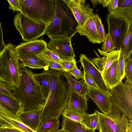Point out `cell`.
Masks as SVG:
<instances>
[{"instance_id": "cell-1", "label": "cell", "mask_w": 132, "mask_h": 132, "mask_svg": "<svg viewBox=\"0 0 132 132\" xmlns=\"http://www.w3.org/2000/svg\"><path fill=\"white\" fill-rule=\"evenodd\" d=\"M50 91L46 104L43 108L41 121L50 117L59 119L68 105L70 94V86L62 72L53 69L48 70Z\"/></svg>"}, {"instance_id": "cell-2", "label": "cell", "mask_w": 132, "mask_h": 132, "mask_svg": "<svg viewBox=\"0 0 132 132\" xmlns=\"http://www.w3.org/2000/svg\"><path fill=\"white\" fill-rule=\"evenodd\" d=\"M21 80L19 85L15 87L14 97L21 103L22 112L43 108L46 100L30 69L19 63Z\"/></svg>"}, {"instance_id": "cell-3", "label": "cell", "mask_w": 132, "mask_h": 132, "mask_svg": "<svg viewBox=\"0 0 132 132\" xmlns=\"http://www.w3.org/2000/svg\"><path fill=\"white\" fill-rule=\"evenodd\" d=\"M54 15L47 25L45 34L49 37L71 38L77 32L78 24L72 11L64 0H55Z\"/></svg>"}, {"instance_id": "cell-4", "label": "cell", "mask_w": 132, "mask_h": 132, "mask_svg": "<svg viewBox=\"0 0 132 132\" xmlns=\"http://www.w3.org/2000/svg\"><path fill=\"white\" fill-rule=\"evenodd\" d=\"M108 31L116 49L119 50L126 35L132 24V5L124 8L118 7L107 15Z\"/></svg>"}, {"instance_id": "cell-5", "label": "cell", "mask_w": 132, "mask_h": 132, "mask_svg": "<svg viewBox=\"0 0 132 132\" xmlns=\"http://www.w3.org/2000/svg\"><path fill=\"white\" fill-rule=\"evenodd\" d=\"M15 47L13 44L9 43L0 54V78L18 87L21 80L20 61Z\"/></svg>"}, {"instance_id": "cell-6", "label": "cell", "mask_w": 132, "mask_h": 132, "mask_svg": "<svg viewBox=\"0 0 132 132\" xmlns=\"http://www.w3.org/2000/svg\"><path fill=\"white\" fill-rule=\"evenodd\" d=\"M18 0L20 12L23 14L47 25L51 21L55 9V0Z\"/></svg>"}, {"instance_id": "cell-7", "label": "cell", "mask_w": 132, "mask_h": 132, "mask_svg": "<svg viewBox=\"0 0 132 132\" xmlns=\"http://www.w3.org/2000/svg\"><path fill=\"white\" fill-rule=\"evenodd\" d=\"M108 95L112 109L118 111L132 120V85L126 81L124 84L121 81L109 89Z\"/></svg>"}, {"instance_id": "cell-8", "label": "cell", "mask_w": 132, "mask_h": 132, "mask_svg": "<svg viewBox=\"0 0 132 132\" xmlns=\"http://www.w3.org/2000/svg\"><path fill=\"white\" fill-rule=\"evenodd\" d=\"M13 21L16 29L26 42L36 40L44 35L47 26L45 23L32 19L20 12L15 15Z\"/></svg>"}, {"instance_id": "cell-9", "label": "cell", "mask_w": 132, "mask_h": 132, "mask_svg": "<svg viewBox=\"0 0 132 132\" xmlns=\"http://www.w3.org/2000/svg\"><path fill=\"white\" fill-rule=\"evenodd\" d=\"M99 132H125L129 120L124 114L112 109L104 114L97 111Z\"/></svg>"}, {"instance_id": "cell-10", "label": "cell", "mask_w": 132, "mask_h": 132, "mask_svg": "<svg viewBox=\"0 0 132 132\" xmlns=\"http://www.w3.org/2000/svg\"><path fill=\"white\" fill-rule=\"evenodd\" d=\"M71 38H51L47 48L56 54L62 61H71L75 55L71 42Z\"/></svg>"}, {"instance_id": "cell-11", "label": "cell", "mask_w": 132, "mask_h": 132, "mask_svg": "<svg viewBox=\"0 0 132 132\" xmlns=\"http://www.w3.org/2000/svg\"><path fill=\"white\" fill-rule=\"evenodd\" d=\"M72 11L78 23L82 26L87 20L93 9L85 0H64Z\"/></svg>"}, {"instance_id": "cell-12", "label": "cell", "mask_w": 132, "mask_h": 132, "mask_svg": "<svg viewBox=\"0 0 132 132\" xmlns=\"http://www.w3.org/2000/svg\"><path fill=\"white\" fill-rule=\"evenodd\" d=\"M79 57V62L88 72L99 89L108 95L109 89L102 77L101 71L96 67L92 60L85 54H81Z\"/></svg>"}, {"instance_id": "cell-13", "label": "cell", "mask_w": 132, "mask_h": 132, "mask_svg": "<svg viewBox=\"0 0 132 132\" xmlns=\"http://www.w3.org/2000/svg\"><path fill=\"white\" fill-rule=\"evenodd\" d=\"M46 43L43 40L36 39L21 43L15 47L17 54L38 56L47 48Z\"/></svg>"}, {"instance_id": "cell-14", "label": "cell", "mask_w": 132, "mask_h": 132, "mask_svg": "<svg viewBox=\"0 0 132 132\" xmlns=\"http://www.w3.org/2000/svg\"><path fill=\"white\" fill-rule=\"evenodd\" d=\"M70 86V98L66 107L72 111L85 116L87 113L88 107L87 102L89 100L87 96L80 94Z\"/></svg>"}, {"instance_id": "cell-15", "label": "cell", "mask_w": 132, "mask_h": 132, "mask_svg": "<svg viewBox=\"0 0 132 132\" xmlns=\"http://www.w3.org/2000/svg\"><path fill=\"white\" fill-rule=\"evenodd\" d=\"M87 96L93 100L102 113L105 114L112 110L108 95L106 93L88 86Z\"/></svg>"}, {"instance_id": "cell-16", "label": "cell", "mask_w": 132, "mask_h": 132, "mask_svg": "<svg viewBox=\"0 0 132 132\" xmlns=\"http://www.w3.org/2000/svg\"><path fill=\"white\" fill-rule=\"evenodd\" d=\"M95 14L92 12L88 19L82 26L78 27L77 32L86 36L89 42L93 44L102 43L97 32L94 20Z\"/></svg>"}, {"instance_id": "cell-17", "label": "cell", "mask_w": 132, "mask_h": 132, "mask_svg": "<svg viewBox=\"0 0 132 132\" xmlns=\"http://www.w3.org/2000/svg\"><path fill=\"white\" fill-rule=\"evenodd\" d=\"M43 108L22 112L18 116L19 119L28 127L37 131L41 122Z\"/></svg>"}, {"instance_id": "cell-18", "label": "cell", "mask_w": 132, "mask_h": 132, "mask_svg": "<svg viewBox=\"0 0 132 132\" xmlns=\"http://www.w3.org/2000/svg\"><path fill=\"white\" fill-rule=\"evenodd\" d=\"M97 49L100 54L103 56L101 57L94 50L97 57L93 58L91 60L101 72L107 69L115 60L118 58L119 50H114L110 52L107 53L100 49Z\"/></svg>"}, {"instance_id": "cell-19", "label": "cell", "mask_w": 132, "mask_h": 132, "mask_svg": "<svg viewBox=\"0 0 132 132\" xmlns=\"http://www.w3.org/2000/svg\"><path fill=\"white\" fill-rule=\"evenodd\" d=\"M118 65V59L115 60L107 69L101 72L102 77L109 89L121 82L119 78Z\"/></svg>"}, {"instance_id": "cell-20", "label": "cell", "mask_w": 132, "mask_h": 132, "mask_svg": "<svg viewBox=\"0 0 132 132\" xmlns=\"http://www.w3.org/2000/svg\"><path fill=\"white\" fill-rule=\"evenodd\" d=\"M19 61L23 66L33 69L49 70V67L44 61L38 56H32L24 54H18Z\"/></svg>"}, {"instance_id": "cell-21", "label": "cell", "mask_w": 132, "mask_h": 132, "mask_svg": "<svg viewBox=\"0 0 132 132\" xmlns=\"http://www.w3.org/2000/svg\"><path fill=\"white\" fill-rule=\"evenodd\" d=\"M0 103L7 109L17 117L22 112L21 103L15 98L0 93Z\"/></svg>"}, {"instance_id": "cell-22", "label": "cell", "mask_w": 132, "mask_h": 132, "mask_svg": "<svg viewBox=\"0 0 132 132\" xmlns=\"http://www.w3.org/2000/svg\"><path fill=\"white\" fill-rule=\"evenodd\" d=\"M62 129L68 132H96L95 130L89 128L82 124L62 117Z\"/></svg>"}, {"instance_id": "cell-23", "label": "cell", "mask_w": 132, "mask_h": 132, "mask_svg": "<svg viewBox=\"0 0 132 132\" xmlns=\"http://www.w3.org/2000/svg\"><path fill=\"white\" fill-rule=\"evenodd\" d=\"M62 75L67 80L70 86L78 93L83 96H87L88 86L86 84L84 78L77 81L67 72H62Z\"/></svg>"}, {"instance_id": "cell-24", "label": "cell", "mask_w": 132, "mask_h": 132, "mask_svg": "<svg viewBox=\"0 0 132 132\" xmlns=\"http://www.w3.org/2000/svg\"><path fill=\"white\" fill-rule=\"evenodd\" d=\"M34 77L40 86L43 96L47 100L50 91V76L48 70L41 73L34 74Z\"/></svg>"}, {"instance_id": "cell-25", "label": "cell", "mask_w": 132, "mask_h": 132, "mask_svg": "<svg viewBox=\"0 0 132 132\" xmlns=\"http://www.w3.org/2000/svg\"><path fill=\"white\" fill-rule=\"evenodd\" d=\"M59 119L55 117L47 118L41 121L37 132H53L59 129Z\"/></svg>"}, {"instance_id": "cell-26", "label": "cell", "mask_w": 132, "mask_h": 132, "mask_svg": "<svg viewBox=\"0 0 132 132\" xmlns=\"http://www.w3.org/2000/svg\"><path fill=\"white\" fill-rule=\"evenodd\" d=\"M120 50L123 54L125 59L131 55L132 52V24L126 35Z\"/></svg>"}, {"instance_id": "cell-27", "label": "cell", "mask_w": 132, "mask_h": 132, "mask_svg": "<svg viewBox=\"0 0 132 132\" xmlns=\"http://www.w3.org/2000/svg\"><path fill=\"white\" fill-rule=\"evenodd\" d=\"M81 123L87 127L94 130L99 131L98 115L97 110H94V112L91 114L87 113L84 117Z\"/></svg>"}, {"instance_id": "cell-28", "label": "cell", "mask_w": 132, "mask_h": 132, "mask_svg": "<svg viewBox=\"0 0 132 132\" xmlns=\"http://www.w3.org/2000/svg\"><path fill=\"white\" fill-rule=\"evenodd\" d=\"M15 86L0 78V93L15 98Z\"/></svg>"}, {"instance_id": "cell-29", "label": "cell", "mask_w": 132, "mask_h": 132, "mask_svg": "<svg viewBox=\"0 0 132 132\" xmlns=\"http://www.w3.org/2000/svg\"><path fill=\"white\" fill-rule=\"evenodd\" d=\"M62 115L63 117L81 123L84 116L72 111L66 106L62 112Z\"/></svg>"}, {"instance_id": "cell-30", "label": "cell", "mask_w": 132, "mask_h": 132, "mask_svg": "<svg viewBox=\"0 0 132 132\" xmlns=\"http://www.w3.org/2000/svg\"><path fill=\"white\" fill-rule=\"evenodd\" d=\"M94 18L97 32L101 42L103 43L105 40L106 34L101 18L97 13L94 15Z\"/></svg>"}, {"instance_id": "cell-31", "label": "cell", "mask_w": 132, "mask_h": 132, "mask_svg": "<svg viewBox=\"0 0 132 132\" xmlns=\"http://www.w3.org/2000/svg\"><path fill=\"white\" fill-rule=\"evenodd\" d=\"M103 42L101 48L102 51L105 52H110L116 48L114 43L108 32Z\"/></svg>"}, {"instance_id": "cell-32", "label": "cell", "mask_w": 132, "mask_h": 132, "mask_svg": "<svg viewBox=\"0 0 132 132\" xmlns=\"http://www.w3.org/2000/svg\"><path fill=\"white\" fill-rule=\"evenodd\" d=\"M125 77L127 81L132 85V60L131 55L125 62Z\"/></svg>"}, {"instance_id": "cell-33", "label": "cell", "mask_w": 132, "mask_h": 132, "mask_svg": "<svg viewBox=\"0 0 132 132\" xmlns=\"http://www.w3.org/2000/svg\"><path fill=\"white\" fill-rule=\"evenodd\" d=\"M125 59L124 54L119 50L118 58V70L119 79L121 82L125 77Z\"/></svg>"}, {"instance_id": "cell-34", "label": "cell", "mask_w": 132, "mask_h": 132, "mask_svg": "<svg viewBox=\"0 0 132 132\" xmlns=\"http://www.w3.org/2000/svg\"><path fill=\"white\" fill-rule=\"evenodd\" d=\"M38 56L44 61L49 68L51 69H54L62 72L64 71L63 67L60 64L49 59L40 54Z\"/></svg>"}, {"instance_id": "cell-35", "label": "cell", "mask_w": 132, "mask_h": 132, "mask_svg": "<svg viewBox=\"0 0 132 132\" xmlns=\"http://www.w3.org/2000/svg\"><path fill=\"white\" fill-rule=\"evenodd\" d=\"M40 55L49 59L55 61L60 64L62 61L56 54L47 48Z\"/></svg>"}, {"instance_id": "cell-36", "label": "cell", "mask_w": 132, "mask_h": 132, "mask_svg": "<svg viewBox=\"0 0 132 132\" xmlns=\"http://www.w3.org/2000/svg\"><path fill=\"white\" fill-rule=\"evenodd\" d=\"M83 69L84 72L83 78L86 84L90 87L96 89H99L97 85L87 71L84 68H83Z\"/></svg>"}, {"instance_id": "cell-37", "label": "cell", "mask_w": 132, "mask_h": 132, "mask_svg": "<svg viewBox=\"0 0 132 132\" xmlns=\"http://www.w3.org/2000/svg\"><path fill=\"white\" fill-rule=\"evenodd\" d=\"M77 62L75 59L71 61H62L60 64L63 67L64 71L68 72L74 67L77 66Z\"/></svg>"}, {"instance_id": "cell-38", "label": "cell", "mask_w": 132, "mask_h": 132, "mask_svg": "<svg viewBox=\"0 0 132 132\" xmlns=\"http://www.w3.org/2000/svg\"><path fill=\"white\" fill-rule=\"evenodd\" d=\"M67 72L77 80H79L84 77L83 72H81L80 70L79 69L77 68V66L75 67Z\"/></svg>"}, {"instance_id": "cell-39", "label": "cell", "mask_w": 132, "mask_h": 132, "mask_svg": "<svg viewBox=\"0 0 132 132\" xmlns=\"http://www.w3.org/2000/svg\"><path fill=\"white\" fill-rule=\"evenodd\" d=\"M7 1L9 5V9L12 10L14 12L15 11L18 13L20 12V9L18 0H7Z\"/></svg>"}, {"instance_id": "cell-40", "label": "cell", "mask_w": 132, "mask_h": 132, "mask_svg": "<svg viewBox=\"0 0 132 132\" xmlns=\"http://www.w3.org/2000/svg\"><path fill=\"white\" fill-rule=\"evenodd\" d=\"M118 0H111L108 7V10L109 13L114 11L118 7Z\"/></svg>"}, {"instance_id": "cell-41", "label": "cell", "mask_w": 132, "mask_h": 132, "mask_svg": "<svg viewBox=\"0 0 132 132\" xmlns=\"http://www.w3.org/2000/svg\"><path fill=\"white\" fill-rule=\"evenodd\" d=\"M132 5V0H118V7L124 8Z\"/></svg>"}, {"instance_id": "cell-42", "label": "cell", "mask_w": 132, "mask_h": 132, "mask_svg": "<svg viewBox=\"0 0 132 132\" xmlns=\"http://www.w3.org/2000/svg\"><path fill=\"white\" fill-rule=\"evenodd\" d=\"M0 110L4 113L7 116L11 118L19 120L18 117L9 111L0 103Z\"/></svg>"}, {"instance_id": "cell-43", "label": "cell", "mask_w": 132, "mask_h": 132, "mask_svg": "<svg viewBox=\"0 0 132 132\" xmlns=\"http://www.w3.org/2000/svg\"><path fill=\"white\" fill-rule=\"evenodd\" d=\"M5 45L3 40V32L0 21V54L4 49Z\"/></svg>"}, {"instance_id": "cell-44", "label": "cell", "mask_w": 132, "mask_h": 132, "mask_svg": "<svg viewBox=\"0 0 132 132\" xmlns=\"http://www.w3.org/2000/svg\"><path fill=\"white\" fill-rule=\"evenodd\" d=\"M1 127L3 129L7 132H22L15 129L7 127Z\"/></svg>"}, {"instance_id": "cell-45", "label": "cell", "mask_w": 132, "mask_h": 132, "mask_svg": "<svg viewBox=\"0 0 132 132\" xmlns=\"http://www.w3.org/2000/svg\"><path fill=\"white\" fill-rule=\"evenodd\" d=\"M132 121L129 120L125 132H132Z\"/></svg>"}, {"instance_id": "cell-46", "label": "cell", "mask_w": 132, "mask_h": 132, "mask_svg": "<svg viewBox=\"0 0 132 132\" xmlns=\"http://www.w3.org/2000/svg\"><path fill=\"white\" fill-rule=\"evenodd\" d=\"M111 1V0H101V4L104 7H107Z\"/></svg>"}, {"instance_id": "cell-47", "label": "cell", "mask_w": 132, "mask_h": 132, "mask_svg": "<svg viewBox=\"0 0 132 132\" xmlns=\"http://www.w3.org/2000/svg\"><path fill=\"white\" fill-rule=\"evenodd\" d=\"M91 1L95 7V5H98V4H101V0H91Z\"/></svg>"}, {"instance_id": "cell-48", "label": "cell", "mask_w": 132, "mask_h": 132, "mask_svg": "<svg viewBox=\"0 0 132 132\" xmlns=\"http://www.w3.org/2000/svg\"><path fill=\"white\" fill-rule=\"evenodd\" d=\"M53 132H68V131L63 130L62 129H58Z\"/></svg>"}, {"instance_id": "cell-49", "label": "cell", "mask_w": 132, "mask_h": 132, "mask_svg": "<svg viewBox=\"0 0 132 132\" xmlns=\"http://www.w3.org/2000/svg\"><path fill=\"white\" fill-rule=\"evenodd\" d=\"M1 127H0V132H7L3 129Z\"/></svg>"}, {"instance_id": "cell-50", "label": "cell", "mask_w": 132, "mask_h": 132, "mask_svg": "<svg viewBox=\"0 0 132 132\" xmlns=\"http://www.w3.org/2000/svg\"><path fill=\"white\" fill-rule=\"evenodd\" d=\"M2 126L1 125V124L0 123V127H2Z\"/></svg>"}]
</instances>
